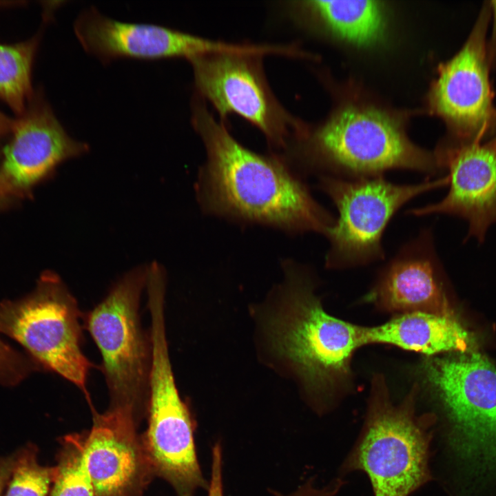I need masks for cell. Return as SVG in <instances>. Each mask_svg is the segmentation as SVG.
<instances>
[{"label":"cell","instance_id":"cell-21","mask_svg":"<svg viewBox=\"0 0 496 496\" xmlns=\"http://www.w3.org/2000/svg\"><path fill=\"white\" fill-rule=\"evenodd\" d=\"M56 474V467L40 465L34 447L26 446L15 454L6 496H46Z\"/></svg>","mask_w":496,"mask_h":496},{"label":"cell","instance_id":"cell-27","mask_svg":"<svg viewBox=\"0 0 496 496\" xmlns=\"http://www.w3.org/2000/svg\"><path fill=\"white\" fill-rule=\"evenodd\" d=\"M10 125V122L6 117L0 113V135L6 132Z\"/></svg>","mask_w":496,"mask_h":496},{"label":"cell","instance_id":"cell-6","mask_svg":"<svg viewBox=\"0 0 496 496\" xmlns=\"http://www.w3.org/2000/svg\"><path fill=\"white\" fill-rule=\"evenodd\" d=\"M147 268L128 271L84 316L85 327L102 357L110 407L130 409L137 415L147 404L152 364L150 334L143 330L139 313Z\"/></svg>","mask_w":496,"mask_h":496},{"label":"cell","instance_id":"cell-14","mask_svg":"<svg viewBox=\"0 0 496 496\" xmlns=\"http://www.w3.org/2000/svg\"><path fill=\"white\" fill-rule=\"evenodd\" d=\"M0 167V195L22 193L60 163L79 156L88 145L72 138L46 105L32 110L14 125Z\"/></svg>","mask_w":496,"mask_h":496},{"label":"cell","instance_id":"cell-4","mask_svg":"<svg viewBox=\"0 0 496 496\" xmlns=\"http://www.w3.org/2000/svg\"><path fill=\"white\" fill-rule=\"evenodd\" d=\"M413 397L394 404L386 392L375 394L341 466L342 475L364 473L373 496H411L432 479L433 418L417 414Z\"/></svg>","mask_w":496,"mask_h":496},{"label":"cell","instance_id":"cell-15","mask_svg":"<svg viewBox=\"0 0 496 496\" xmlns=\"http://www.w3.org/2000/svg\"><path fill=\"white\" fill-rule=\"evenodd\" d=\"M430 229L405 244L385 266L369 299L390 311L454 316Z\"/></svg>","mask_w":496,"mask_h":496},{"label":"cell","instance_id":"cell-26","mask_svg":"<svg viewBox=\"0 0 496 496\" xmlns=\"http://www.w3.org/2000/svg\"><path fill=\"white\" fill-rule=\"evenodd\" d=\"M283 496V495H278ZM288 496H325L318 488L310 484H304L300 486L295 492Z\"/></svg>","mask_w":496,"mask_h":496},{"label":"cell","instance_id":"cell-25","mask_svg":"<svg viewBox=\"0 0 496 496\" xmlns=\"http://www.w3.org/2000/svg\"><path fill=\"white\" fill-rule=\"evenodd\" d=\"M15 459V455L10 457H0V496L3 488L10 478Z\"/></svg>","mask_w":496,"mask_h":496},{"label":"cell","instance_id":"cell-10","mask_svg":"<svg viewBox=\"0 0 496 496\" xmlns=\"http://www.w3.org/2000/svg\"><path fill=\"white\" fill-rule=\"evenodd\" d=\"M490 21L489 1H485L466 40L440 65L433 85L431 105L448 125L446 144L482 143L496 136V105L486 45Z\"/></svg>","mask_w":496,"mask_h":496},{"label":"cell","instance_id":"cell-5","mask_svg":"<svg viewBox=\"0 0 496 496\" xmlns=\"http://www.w3.org/2000/svg\"><path fill=\"white\" fill-rule=\"evenodd\" d=\"M76 298L61 278L44 272L27 296L0 302V333L20 343L41 368L86 388L92 364L82 350V326Z\"/></svg>","mask_w":496,"mask_h":496},{"label":"cell","instance_id":"cell-9","mask_svg":"<svg viewBox=\"0 0 496 496\" xmlns=\"http://www.w3.org/2000/svg\"><path fill=\"white\" fill-rule=\"evenodd\" d=\"M252 52L208 53L189 59L198 96L220 116L236 114L256 127L269 144L286 149L307 127L278 101L267 81L262 57Z\"/></svg>","mask_w":496,"mask_h":496},{"label":"cell","instance_id":"cell-19","mask_svg":"<svg viewBox=\"0 0 496 496\" xmlns=\"http://www.w3.org/2000/svg\"><path fill=\"white\" fill-rule=\"evenodd\" d=\"M33 43L0 44V96L17 112L30 94Z\"/></svg>","mask_w":496,"mask_h":496},{"label":"cell","instance_id":"cell-7","mask_svg":"<svg viewBox=\"0 0 496 496\" xmlns=\"http://www.w3.org/2000/svg\"><path fill=\"white\" fill-rule=\"evenodd\" d=\"M447 184L446 176L399 185L383 176L359 179L321 176L319 187L339 214L325 235L330 242L326 266L351 267L383 259L382 234L397 211L418 195Z\"/></svg>","mask_w":496,"mask_h":496},{"label":"cell","instance_id":"cell-17","mask_svg":"<svg viewBox=\"0 0 496 496\" xmlns=\"http://www.w3.org/2000/svg\"><path fill=\"white\" fill-rule=\"evenodd\" d=\"M362 343L387 344L428 355L472 351L468 333L455 316L404 313L375 327H362Z\"/></svg>","mask_w":496,"mask_h":496},{"label":"cell","instance_id":"cell-28","mask_svg":"<svg viewBox=\"0 0 496 496\" xmlns=\"http://www.w3.org/2000/svg\"><path fill=\"white\" fill-rule=\"evenodd\" d=\"M7 198L0 195V206L6 203Z\"/></svg>","mask_w":496,"mask_h":496},{"label":"cell","instance_id":"cell-22","mask_svg":"<svg viewBox=\"0 0 496 496\" xmlns=\"http://www.w3.org/2000/svg\"><path fill=\"white\" fill-rule=\"evenodd\" d=\"M41 368L31 357L21 354L0 339L1 386H16Z\"/></svg>","mask_w":496,"mask_h":496},{"label":"cell","instance_id":"cell-3","mask_svg":"<svg viewBox=\"0 0 496 496\" xmlns=\"http://www.w3.org/2000/svg\"><path fill=\"white\" fill-rule=\"evenodd\" d=\"M283 266L281 304L267 320V333L272 347L296 366L308 388L325 394L350 376L353 353L363 345L362 327L328 314L301 267L287 260Z\"/></svg>","mask_w":496,"mask_h":496},{"label":"cell","instance_id":"cell-13","mask_svg":"<svg viewBox=\"0 0 496 496\" xmlns=\"http://www.w3.org/2000/svg\"><path fill=\"white\" fill-rule=\"evenodd\" d=\"M84 50L106 63L121 57L154 59L236 52L238 43L212 40L155 24L127 23L110 18L92 6L74 24Z\"/></svg>","mask_w":496,"mask_h":496},{"label":"cell","instance_id":"cell-18","mask_svg":"<svg viewBox=\"0 0 496 496\" xmlns=\"http://www.w3.org/2000/svg\"><path fill=\"white\" fill-rule=\"evenodd\" d=\"M285 10L297 24L320 27L358 46L375 43L384 28L382 6L376 1H291Z\"/></svg>","mask_w":496,"mask_h":496},{"label":"cell","instance_id":"cell-23","mask_svg":"<svg viewBox=\"0 0 496 496\" xmlns=\"http://www.w3.org/2000/svg\"><path fill=\"white\" fill-rule=\"evenodd\" d=\"M491 32L487 37V54L491 70H496V0L489 1Z\"/></svg>","mask_w":496,"mask_h":496},{"label":"cell","instance_id":"cell-2","mask_svg":"<svg viewBox=\"0 0 496 496\" xmlns=\"http://www.w3.org/2000/svg\"><path fill=\"white\" fill-rule=\"evenodd\" d=\"M287 161L327 176L359 179L393 169L428 174L442 171L435 154L413 145L386 112L350 105L313 129H306L285 150Z\"/></svg>","mask_w":496,"mask_h":496},{"label":"cell","instance_id":"cell-1","mask_svg":"<svg viewBox=\"0 0 496 496\" xmlns=\"http://www.w3.org/2000/svg\"><path fill=\"white\" fill-rule=\"evenodd\" d=\"M192 107V126L207 154L196 187L205 212L290 232L326 235L335 220L283 156L262 155L244 147L198 96Z\"/></svg>","mask_w":496,"mask_h":496},{"label":"cell","instance_id":"cell-20","mask_svg":"<svg viewBox=\"0 0 496 496\" xmlns=\"http://www.w3.org/2000/svg\"><path fill=\"white\" fill-rule=\"evenodd\" d=\"M50 496H95L83 441L67 437Z\"/></svg>","mask_w":496,"mask_h":496},{"label":"cell","instance_id":"cell-11","mask_svg":"<svg viewBox=\"0 0 496 496\" xmlns=\"http://www.w3.org/2000/svg\"><path fill=\"white\" fill-rule=\"evenodd\" d=\"M152 364L145 451L150 466L168 480L179 496L208 488L197 459L194 423L178 391L169 356L165 327L150 331Z\"/></svg>","mask_w":496,"mask_h":496},{"label":"cell","instance_id":"cell-16","mask_svg":"<svg viewBox=\"0 0 496 496\" xmlns=\"http://www.w3.org/2000/svg\"><path fill=\"white\" fill-rule=\"evenodd\" d=\"M136 417L123 407L94 413L83 448L95 496H128L141 485L150 464L136 435Z\"/></svg>","mask_w":496,"mask_h":496},{"label":"cell","instance_id":"cell-24","mask_svg":"<svg viewBox=\"0 0 496 496\" xmlns=\"http://www.w3.org/2000/svg\"><path fill=\"white\" fill-rule=\"evenodd\" d=\"M222 465L223 462L220 459L215 458L212 460L208 496H223Z\"/></svg>","mask_w":496,"mask_h":496},{"label":"cell","instance_id":"cell-12","mask_svg":"<svg viewBox=\"0 0 496 496\" xmlns=\"http://www.w3.org/2000/svg\"><path fill=\"white\" fill-rule=\"evenodd\" d=\"M435 154L442 170L448 172V192L440 202L407 214L459 217L468 223L465 241L473 238L483 243L496 223V136L468 145L442 143Z\"/></svg>","mask_w":496,"mask_h":496},{"label":"cell","instance_id":"cell-8","mask_svg":"<svg viewBox=\"0 0 496 496\" xmlns=\"http://www.w3.org/2000/svg\"><path fill=\"white\" fill-rule=\"evenodd\" d=\"M421 372L448 422L451 447L496 464V368L470 351L426 359Z\"/></svg>","mask_w":496,"mask_h":496}]
</instances>
